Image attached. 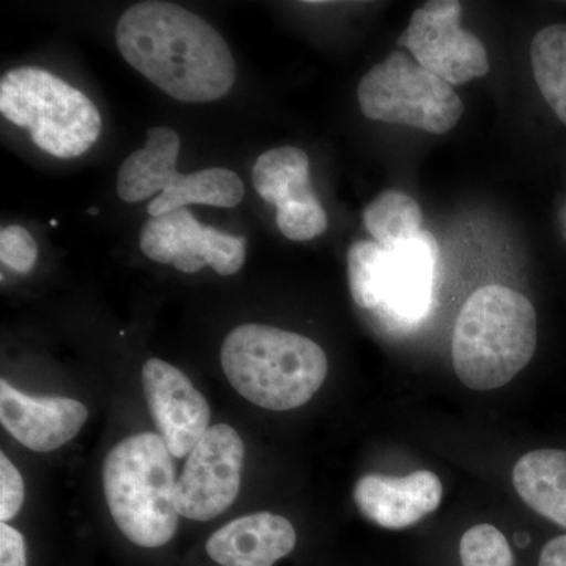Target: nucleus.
I'll use <instances>...</instances> for the list:
<instances>
[{"label": "nucleus", "instance_id": "1", "mask_svg": "<svg viewBox=\"0 0 566 566\" xmlns=\"http://www.w3.org/2000/svg\"><path fill=\"white\" fill-rule=\"evenodd\" d=\"M115 39L123 59L178 102H216L233 87L237 73L229 44L203 18L180 6L129 7Z\"/></svg>", "mask_w": 566, "mask_h": 566}, {"label": "nucleus", "instance_id": "2", "mask_svg": "<svg viewBox=\"0 0 566 566\" xmlns=\"http://www.w3.org/2000/svg\"><path fill=\"white\" fill-rule=\"evenodd\" d=\"M536 349V314L524 294L504 285H485L468 297L452 338L457 376L474 390L505 386Z\"/></svg>", "mask_w": 566, "mask_h": 566}, {"label": "nucleus", "instance_id": "3", "mask_svg": "<svg viewBox=\"0 0 566 566\" xmlns=\"http://www.w3.org/2000/svg\"><path fill=\"white\" fill-rule=\"evenodd\" d=\"M221 363L233 389L270 411L301 408L327 376L322 346L266 324H243L227 335Z\"/></svg>", "mask_w": 566, "mask_h": 566}, {"label": "nucleus", "instance_id": "4", "mask_svg": "<svg viewBox=\"0 0 566 566\" xmlns=\"http://www.w3.org/2000/svg\"><path fill=\"white\" fill-rule=\"evenodd\" d=\"M158 433L123 439L107 453L103 485L107 506L122 534L140 547H161L178 527L175 464Z\"/></svg>", "mask_w": 566, "mask_h": 566}, {"label": "nucleus", "instance_id": "5", "mask_svg": "<svg viewBox=\"0 0 566 566\" xmlns=\"http://www.w3.org/2000/svg\"><path fill=\"white\" fill-rule=\"evenodd\" d=\"M438 259V243L427 230L392 248L357 241L348 252L354 303L398 326L422 322L433 304Z\"/></svg>", "mask_w": 566, "mask_h": 566}, {"label": "nucleus", "instance_id": "6", "mask_svg": "<svg viewBox=\"0 0 566 566\" xmlns=\"http://www.w3.org/2000/svg\"><path fill=\"white\" fill-rule=\"evenodd\" d=\"M0 112L28 128L41 150L70 159L91 150L102 134L98 107L69 82L36 66H22L0 81Z\"/></svg>", "mask_w": 566, "mask_h": 566}, {"label": "nucleus", "instance_id": "7", "mask_svg": "<svg viewBox=\"0 0 566 566\" xmlns=\"http://www.w3.org/2000/svg\"><path fill=\"white\" fill-rule=\"evenodd\" d=\"M357 99L370 120L412 126L431 134L455 128L464 109L452 85L405 52H392L368 71L357 87Z\"/></svg>", "mask_w": 566, "mask_h": 566}, {"label": "nucleus", "instance_id": "8", "mask_svg": "<svg viewBox=\"0 0 566 566\" xmlns=\"http://www.w3.org/2000/svg\"><path fill=\"white\" fill-rule=\"evenodd\" d=\"M463 6L457 0H433L412 13L398 40L415 61L439 80L461 85L490 71L488 52L474 33L460 28Z\"/></svg>", "mask_w": 566, "mask_h": 566}, {"label": "nucleus", "instance_id": "9", "mask_svg": "<svg viewBox=\"0 0 566 566\" xmlns=\"http://www.w3.org/2000/svg\"><path fill=\"white\" fill-rule=\"evenodd\" d=\"M244 444L230 424L210 427L197 442L175 485L178 515L211 521L232 506L241 488Z\"/></svg>", "mask_w": 566, "mask_h": 566}, {"label": "nucleus", "instance_id": "10", "mask_svg": "<svg viewBox=\"0 0 566 566\" xmlns=\"http://www.w3.org/2000/svg\"><path fill=\"white\" fill-rule=\"evenodd\" d=\"M140 249L151 262L174 264L188 274L211 266L218 274L233 275L245 260V238L202 226L188 208L145 222Z\"/></svg>", "mask_w": 566, "mask_h": 566}, {"label": "nucleus", "instance_id": "11", "mask_svg": "<svg viewBox=\"0 0 566 566\" xmlns=\"http://www.w3.org/2000/svg\"><path fill=\"white\" fill-rule=\"evenodd\" d=\"M255 191L277 207V227L292 241H311L326 232L327 214L311 185V159L297 147L263 153L253 166Z\"/></svg>", "mask_w": 566, "mask_h": 566}, {"label": "nucleus", "instance_id": "12", "mask_svg": "<svg viewBox=\"0 0 566 566\" xmlns=\"http://www.w3.org/2000/svg\"><path fill=\"white\" fill-rule=\"evenodd\" d=\"M144 394L156 430L175 458L188 457L210 430V405L188 376L161 359L142 370Z\"/></svg>", "mask_w": 566, "mask_h": 566}, {"label": "nucleus", "instance_id": "13", "mask_svg": "<svg viewBox=\"0 0 566 566\" xmlns=\"http://www.w3.org/2000/svg\"><path fill=\"white\" fill-rule=\"evenodd\" d=\"M85 405L73 398H35L0 381V420L20 444L33 452L61 449L76 438L87 422Z\"/></svg>", "mask_w": 566, "mask_h": 566}, {"label": "nucleus", "instance_id": "14", "mask_svg": "<svg viewBox=\"0 0 566 566\" xmlns=\"http://www.w3.org/2000/svg\"><path fill=\"white\" fill-rule=\"evenodd\" d=\"M442 501V483L430 471L405 476L364 475L354 486V502L368 521L400 531L433 513Z\"/></svg>", "mask_w": 566, "mask_h": 566}, {"label": "nucleus", "instance_id": "15", "mask_svg": "<svg viewBox=\"0 0 566 566\" xmlns=\"http://www.w3.org/2000/svg\"><path fill=\"white\" fill-rule=\"evenodd\" d=\"M296 546V531L286 517L262 512L241 516L216 531L208 556L221 566H273Z\"/></svg>", "mask_w": 566, "mask_h": 566}, {"label": "nucleus", "instance_id": "16", "mask_svg": "<svg viewBox=\"0 0 566 566\" xmlns=\"http://www.w3.org/2000/svg\"><path fill=\"white\" fill-rule=\"evenodd\" d=\"M181 140L170 128H150L145 147L134 151L118 170L117 192L123 202L139 203L163 192L178 177Z\"/></svg>", "mask_w": 566, "mask_h": 566}, {"label": "nucleus", "instance_id": "17", "mask_svg": "<svg viewBox=\"0 0 566 566\" xmlns=\"http://www.w3.org/2000/svg\"><path fill=\"white\" fill-rule=\"evenodd\" d=\"M513 485L534 512L566 528L565 450L528 452L513 469Z\"/></svg>", "mask_w": 566, "mask_h": 566}, {"label": "nucleus", "instance_id": "18", "mask_svg": "<svg viewBox=\"0 0 566 566\" xmlns=\"http://www.w3.org/2000/svg\"><path fill=\"white\" fill-rule=\"evenodd\" d=\"M244 182L233 170L214 167L193 174H180L169 188L164 189L148 205L151 218L186 208L188 205H208L233 208L243 202Z\"/></svg>", "mask_w": 566, "mask_h": 566}, {"label": "nucleus", "instance_id": "19", "mask_svg": "<svg viewBox=\"0 0 566 566\" xmlns=\"http://www.w3.org/2000/svg\"><path fill=\"white\" fill-rule=\"evenodd\" d=\"M531 61L543 98L566 125V24L549 25L536 33Z\"/></svg>", "mask_w": 566, "mask_h": 566}, {"label": "nucleus", "instance_id": "20", "mask_svg": "<svg viewBox=\"0 0 566 566\" xmlns=\"http://www.w3.org/2000/svg\"><path fill=\"white\" fill-rule=\"evenodd\" d=\"M423 216L419 203L408 193L387 191L364 211V223L376 243L392 248L422 232Z\"/></svg>", "mask_w": 566, "mask_h": 566}, {"label": "nucleus", "instance_id": "21", "mask_svg": "<svg viewBox=\"0 0 566 566\" xmlns=\"http://www.w3.org/2000/svg\"><path fill=\"white\" fill-rule=\"evenodd\" d=\"M460 557L463 566H513L512 547L499 528L479 524L461 536Z\"/></svg>", "mask_w": 566, "mask_h": 566}, {"label": "nucleus", "instance_id": "22", "mask_svg": "<svg viewBox=\"0 0 566 566\" xmlns=\"http://www.w3.org/2000/svg\"><path fill=\"white\" fill-rule=\"evenodd\" d=\"M39 259V245L29 230L9 226L0 232V260L20 274L31 273Z\"/></svg>", "mask_w": 566, "mask_h": 566}, {"label": "nucleus", "instance_id": "23", "mask_svg": "<svg viewBox=\"0 0 566 566\" xmlns=\"http://www.w3.org/2000/svg\"><path fill=\"white\" fill-rule=\"evenodd\" d=\"M24 502V482L20 471L7 458L0 455V520L2 523L13 520Z\"/></svg>", "mask_w": 566, "mask_h": 566}, {"label": "nucleus", "instance_id": "24", "mask_svg": "<svg viewBox=\"0 0 566 566\" xmlns=\"http://www.w3.org/2000/svg\"><path fill=\"white\" fill-rule=\"evenodd\" d=\"M0 566H28L24 536L7 523L0 524Z\"/></svg>", "mask_w": 566, "mask_h": 566}, {"label": "nucleus", "instance_id": "25", "mask_svg": "<svg viewBox=\"0 0 566 566\" xmlns=\"http://www.w3.org/2000/svg\"><path fill=\"white\" fill-rule=\"evenodd\" d=\"M538 566H566V535L546 543L539 554Z\"/></svg>", "mask_w": 566, "mask_h": 566}, {"label": "nucleus", "instance_id": "26", "mask_svg": "<svg viewBox=\"0 0 566 566\" xmlns=\"http://www.w3.org/2000/svg\"><path fill=\"white\" fill-rule=\"evenodd\" d=\"M515 539H516V545L520 547L527 546L528 543H531V538H528L527 534H517L515 536Z\"/></svg>", "mask_w": 566, "mask_h": 566}]
</instances>
